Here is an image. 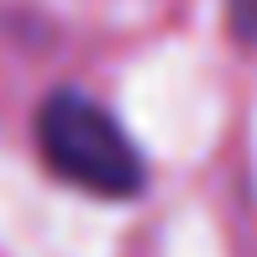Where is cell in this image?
Wrapping results in <instances>:
<instances>
[{"instance_id": "obj_1", "label": "cell", "mask_w": 257, "mask_h": 257, "mask_svg": "<svg viewBox=\"0 0 257 257\" xmlns=\"http://www.w3.org/2000/svg\"><path fill=\"white\" fill-rule=\"evenodd\" d=\"M37 153L74 189L100 200H132L147 184V158L126 126L84 89H53L37 105Z\"/></svg>"}]
</instances>
